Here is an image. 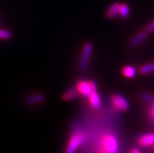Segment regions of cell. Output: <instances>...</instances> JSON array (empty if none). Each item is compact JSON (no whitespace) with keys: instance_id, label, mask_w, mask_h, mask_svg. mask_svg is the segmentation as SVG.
I'll use <instances>...</instances> for the list:
<instances>
[{"instance_id":"5b68a950","label":"cell","mask_w":154,"mask_h":153,"mask_svg":"<svg viewBox=\"0 0 154 153\" xmlns=\"http://www.w3.org/2000/svg\"><path fill=\"white\" fill-rule=\"evenodd\" d=\"M149 36V31L146 30L139 31V33H137L135 36H133L129 41V47L131 49H135L140 45Z\"/></svg>"},{"instance_id":"ffe728a7","label":"cell","mask_w":154,"mask_h":153,"mask_svg":"<svg viewBox=\"0 0 154 153\" xmlns=\"http://www.w3.org/2000/svg\"><path fill=\"white\" fill-rule=\"evenodd\" d=\"M152 148H153V150H154V145H153V146H152Z\"/></svg>"},{"instance_id":"e0dca14e","label":"cell","mask_w":154,"mask_h":153,"mask_svg":"<svg viewBox=\"0 0 154 153\" xmlns=\"http://www.w3.org/2000/svg\"><path fill=\"white\" fill-rule=\"evenodd\" d=\"M146 30L149 31V33L153 32L154 31V20H152L150 23H149L146 27Z\"/></svg>"},{"instance_id":"d6986e66","label":"cell","mask_w":154,"mask_h":153,"mask_svg":"<svg viewBox=\"0 0 154 153\" xmlns=\"http://www.w3.org/2000/svg\"><path fill=\"white\" fill-rule=\"evenodd\" d=\"M149 113H150L151 117H152V118H153V119H154V103H153V106H152V109H151L150 112H149Z\"/></svg>"},{"instance_id":"30bf717a","label":"cell","mask_w":154,"mask_h":153,"mask_svg":"<svg viewBox=\"0 0 154 153\" xmlns=\"http://www.w3.org/2000/svg\"><path fill=\"white\" fill-rule=\"evenodd\" d=\"M88 100L91 106L95 109H98L101 105V99H100V95L98 94L97 91H92V94L88 96Z\"/></svg>"},{"instance_id":"ac0fdd59","label":"cell","mask_w":154,"mask_h":153,"mask_svg":"<svg viewBox=\"0 0 154 153\" xmlns=\"http://www.w3.org/2000/svg\"><path fill=\"white\" fill-rule=\"evenodd\" d=\"M130 152L131 153H140L141 151L139 149H138V148H132V149L130 150Z\"/></svg>"},{"instance_id":"277c9868","label":"cell","mask_w":154,"mask_h":153,"mask_svg":"<svg viewBox=\"0 0 154 153\" xmlns=\"http://www.w3.org/2000/svg\"><path fill=\"white\" fill-rule=\"evenodd\" d=\"M110 100H111L113 106L117 107V109H121V110L127 111L130 108V105H129L128 102L122 95H118V94H114L110 97Z\"/></svg>"},{"instance_id":"7a4b0ae2","label":"cell","mask_w":154,"mask_h":153,"mask_svg":"<svg viewBox=\"0 0 154 153\" xmlns=\"http://www.w3.org/2000/svg\"><path fill=\"white\" fill-rule=\"evenodd\" d=\"M84 141V135L81 132H76L70 137L69 142L66 145L65 152L72 153L74 152L82 144Z\"/></svg>"},{"instance_id":"6da1fadb","label":"cell","mask_w":154,"mask_h":153,"mask_svg":"<svg viewBox=\"0 0 154 153\" xmlns=\"http://www.w3.org/2000/svg\"><path fill=\"white\" fill-rule=\"evenodd\" d=\"M92 51H93V45L92 43L89 41L85 43L82 48V56L79 62V70L82 74H84L88 70L90 59L92 55Z\"/></svg>"},{"instance_id":"8fae6325","label":"cell","mask_w":154,"mask_h":153,"mask_svg":"<svg viewBox=\"0 0 154 153\" xmlns=\"http://www.w3.org/2000/svg\"><path fill=\"white\" fill-rule=\"evenodd\" d=\"M78 89H77V87H73V88H70L68 89L67 91H66L62 95V99L63 100H64L66 102H68V101H71L73 99H76L78 97Z\"/></svg>"},{"instance_id":"3957f363","label":"cell","mask_w":154,"mask_h":153,"mask_svg":"<svg viewBox=\"0 0 154 153\" xmlns=\"http://www.w3.org/2000/svg\"><path fill=\"white\" fill-rule=\"evenodd\" d=\"M102 146L104 151L116 152L118 150V143L115 137L111 134H106L102 140Z\"/></svg>"},{"instance_id":"ba28073f","label":"cell","mask_w":154,"mask_h":153,"mask_svg":"<svg viewBox=\"0 0 154 153\" xmlns=\"http://www.w3.org/2000/svg\"><path fill=\"white\" fill-rule=\"evenodd\" d=\"M45 99V95L42 93H35L28 95L25 99V102L28 105H36L42 103Z\"/></svg>"},{"instance_id":"8992f818","label":"cell","mask_w":154,"mask_h":153,"mask_svg":"<svg viewBox=\"0 0 154 153\" xmlns=\"http://www.w3.org/2000/svg\"><path fill=\"white\" fill-rule=\"evenodd\" d=\"M76 87L79 94L82 95L85 97H88L92 92L89 81H83V80L79 81L77 83Z\"/></svg>"},{"instance_id":"52a82bcc","label":"cell","mask_w":154,"mask_h":153,"mask_svg":"<svg viewBox=\"0 0 154 153\" xmlns=\"http://www.w3.org/2000/svg\"><path fill=\"white\" fill-rule=\"evenodd\" d=\"M138 144L141 147H150L154 145V134H143L138 140Z\"/></svg>"},{"instance_id":"2e32d148","label":"cell","mask_w":154,"mask_h":153,"mask_svg":"<svg viewBox=\"0 0 154 153\" xmlns=\"http://www.w3.org/2000/svg\"><path fill=\"white\" fill-rule=\"evenodd\" d=\"M141 96H142V98H143L144 100H146V101L149 102V103H154V97L153 96H152V95L143 92V93L141 94Z\"/></svg>"},{"instance_id":"5bb4252c","label":"cell","mask_w":154,"mask_h":153,"mask_svg":"<svg viewBox=\"0 0 154 153\" xmlns=\"http://www.w3.org/2000/svg\"><path fill=\"white\" fill-rule=\"evenodd\" d=\"M139 72L141 74H147L154 72V63L145 64L143 66H140L139 69Z\"/></svg>"},{"instance_id":"7c38bea8","label":"cell","mask_w":154,"mask_h":153,"mask_svg":"<svg viewBox=\"0 0 154 153\" xmlns=\"http://www.w3.org/2000/svg\"><path fill=\"white\" fill-rule=\"evenodd\" d=\"M137 71L135 68L132 66H126L122 69V74L125 78H133L136 76Z\"/></svg>"},{"instance_id":"9a60e30c","label":"cell","mask_w":154,"mask_h":153,"mask_svg":"<svg viewBox=\"0 0 154 153\" xmlns=\"http://www.w3.org/2000/svg\"><path fill=\"white\" fill-rule=\"evenodd\" d=\"M12 33L8 30L0 29V39L2 40H8L12 38Z\"/></svg>"},{"instance_id":"4fadbf2b","label":"cell","mask_w":154,"mask_h":153,"mask_svg":"<svg viewBox=\"0 0 154 153\" xmlns=\"http://www.w3.org/2000/svg\"><path fill=\"white\" fill-rule=\"evenodd\" d=\"M119 15L123 19H126L130 15V8L126 3L120 4Z\"/></svg>"},{"instance_id":"9c48e42d","label":"cell","mask_w":154,"mask_h":153,"mask_svg":"<svg viewBox=\"0 0 154 153\" xmlns=\"http://www.w3.org/2000/svg\"><path fill=\"white\" fill-rule=\"evenodd\" d=\"M119 2H114L109 6L106 12V16L109 19H113L117 17L119 15V9H120Z\"/></svg>"}]
</instances>
